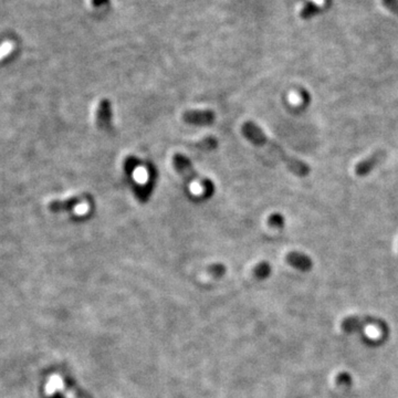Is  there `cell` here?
I'll use <instances>...</instances> for the list:
<instances>
[{
  "instance_id": "obj_4",
  "label": "cell",
  "mask_w": 398,
  "mask_h": 398,
  "mask_svg": "<svg viewBox=\"0 0 398 398\" xmlns=\"http://www.w3.org/2000/svg\"><path fill=\"white\" fill-rule=\"evenodd\" d=\"M183 120L192 125H211L216 120V113L212 110H189L184 112Z\"/></svg>"
},
{
  "instance_id": "obj_10",
  "label": "cell",
  "mask_w": 398,
  "mask_h": 398,
  "mask_svg": "<svg viewBox=\"0 0 398 398\" xmlns=\"http://www.w3.org/2000/svg\"><path fill=\"white\" fill-rule=\"evenodd\" d=\"M268 222L271 227L276 229H282L284 228V226H286V219H284L283 215H281V213L279 212L272 213V215L269 217Z\"/></svg>"
},
{
  "instance_id": "obj_11",
  "label": "cell",
  "mask_w": 398,
  "mask_h": 398,
  "mask_svg": "<svg viewBox=\"0 0 398 398\" xmlns=\"http://www.w3.org/2000/svg\"><path fill=\"white\" fill-rule=\"evenodd\" d=\"M255 271H257L258 276L266 277V276H268L269 273H270V266L268 263L263 262V263H261V264H259L257 267V270H255Z\"/></svg>"
},
{
  "instance_id": "obj_5",
  "label": "cell",
  "mask_w": 398,
  "mask_h": 398,
  "mask_svg": "<svg viewBox=\"0 0 398 398\" xmlns=\"http://www.w3.org/2000/svg\"><path fill=\"white\" fill-rule=\"evenodd\" d=\"M385 156H386L385 152L377 151L372 154V155L368 156L367 158L361 160V162L356 164L355 166V174L360 177L367 176L377 165L381 164Z\"/></svg>"
},
{
  "instance_id": "obj_3",
  "label": "cell",
  "mask_w": 398,
  "mask_h": 398,
  "mask_svg": "<svg viewBox=\"0 0 398 398\" xmlns=\"http://www.w3.org/2000/svg\"><path fill=\"white\" fill-rule=\"evenodd\" d=\"M92 200L93 198L90 194H82L63 200H52L48 205V209L51 212H64L72 210L84 203H91Z\"/></svg>"
},
{
  "instance_id": "obj_12",
  "label": "cell",
  "mask_w": 398,
  "mask_h": 398,
  "mask_svg": "<svg viewBox=\"0 0 398 398\" xmlns=\"http://www.w3.org/2000/svg\"><path fill=\"white\" fill-rule=\"evenodd\" d=\"M336 383L338 385H341V384L348 385L350 383V376L348 375L347 373H342L336 377Z\"/></svg>"
},
{
  "instance_id": "obj_7",
  "label": "cell",
  "mask_w": 398,
  "mask_h": 398,
  "mask_svg": "<svg viewBox=\"0 0 398 398\" xmlns=\"http://www.w3.org/2000/svg\"><path fill=\"white\" fill-rule=\"evenodd\" d=\"M112 103L109 99H103L99 103L97 110V126L100 129L108 130L112 126Z\"/></svg>"
},
{
  "instance_id": "obj_13",
  "label": "cell",
  "mask_w": 398,
  "mask_h": 398,
  "mask_svg": "<svg viewBox=\"0 0 398 398\" xmlns=\"http://www.w3.org/2000/svg\"><path fill=\"white\" fill-rule=\"evenodd\" d=\"M314 2H317V3H320V4H322V2H321V0H314Z\"/></svg>"
},
{
  "instance_id": "obj_1",
  "label": "cell",
  "mask_w": 398,
  "mask_h": 398,
  "mask_svg": "<svg viewBox=\"0 0 398 398\" xmlns=\"http://www.w3.org/2000/svg\"><path fill=\"white\" fill-rule=\"evenodd\" d=\"M242 134L245 135V138L251 142L255 146L264 147L268 150L271 154H273L278 159H280L284 165L287 166V168L292 171V173L299 177H305L310 174V166L306 163L302 162L301 159L289 155V154L283 150V148L279 145L276 142H273L271 139L266 135L259 125H257L252 121H248L243 124L242 127Z\"/></svg>"
},
{
  "instance_id": "obj_8",
  "label": "cell",
  "mask_w": 398,
  "mask_h": 398,
  "mask_svg": "<svg viewBox=\"0 0 398 398\" xmlns=\"http://www.w3.org/2000/svg\"><path fill=\"white\" fill-rule=\"evenodd\" d=\"M287 261L293 267V268L298 269L300 271H303V272L310 271L313 267V262H312L311 258L307 257L306 254L302 253V252H298V251H293V252L288 253Z\"/></svg>"
},
{
  "instance_id": "obj_9",
  "label": "cell",
  "mask_w": 398,
  "mask_h": 398,
  "mask_svg": "<svg viewBox=\"0 0 398 398\" xmlns=\"http://www.w3.org/2000/svg\"><path fill=\"white\" fill-rule=\"evenodd\" d=\"M368 322L366 321L361 320L359 318H347L342 322L341 328L346 333H353V332H358L363 330Z\"/></svg>"
},
{
  "instance_id": "obj_6",
  "label": "cell",
  "mask_w": 398,
  "mask_h": 398,
  "mask_svg": "<svg viewBox=\"0 0 398 398\" xmlns=\"http://www.w3.org/2000/svg\"><path fill=\"white\" fill-rule=\"evenodd\" d=\"M57 391L63 394L65 398H78L72 390L67 387L63 378L59 375V374H53V375L50 376V378L48 379V383L46 385L45 393L47 396H51L57 393Z\"/></svg>"
},
{
  "instance_id": "obj_2",
  "label": "cell",
  "mask_w": 398,
  "mask_h": 398,
  "mask_svg": "<svg viewBox=\"0 0 398 398\" xmlns=\"http://www.w3.org/2000/svg\"><path fill=\"white\" fill-rule=\"evenodd\" d=\"M173 165L176 171L182 175L187 183H198L203 188L205 198H209L215 194V183L209 178L201 176L197 170L194 168L192 160L181 153H176L173 156Z\"/></svg>"
}]
</instances>
